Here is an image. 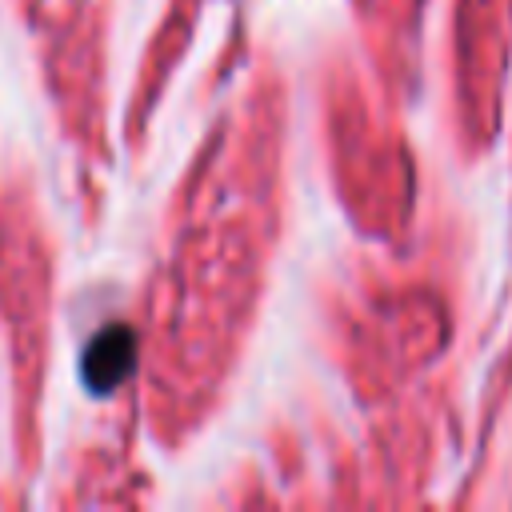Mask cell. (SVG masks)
Masks as SVG:
<instances>
[{"mask_svg": "<svg viewBox=\"0 0 512 512\" xmlns=\"http://www.w3.org/2000/svg\"><path fill=\"white\" fill-rule=\"evenodd\" d=\"M132 368V336L124 328H108L88 344L84 356V376L92 388H116V380Z\"/></svg>", "mask_w": 512, "mask_h": 512, "instance_id": "obj_1", "label": "cell"}]
</instances>
